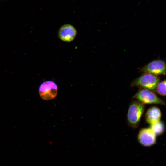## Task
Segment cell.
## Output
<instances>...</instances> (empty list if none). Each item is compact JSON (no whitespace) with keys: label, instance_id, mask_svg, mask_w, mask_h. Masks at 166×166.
<instances>
[{"label":"cell","instance_id":"cell-5","mask_svg":"<svg viewBox=\"0 0 166 166\" xmlns=\"http://www.w3.org/2000/svg\"><path fill=\"white\" fill-rule=\"evenodd\" d=\"M140 71L156 76L166 74V62L163 60H153L142 67Z\"/></svg>","mask_w":166,"mask_h":166},{"label":"cell","instance_id":"cell-1","mask_svg":"<svg viewBox=\"0 0 166 166\" xmlns=\"http://www.w3.org/2000/svg\"><path fill=\"white\" fill-rule=\"evenodd\" d=\"M144 104L138 100H133L131 102L127 114L128 124L135 128L139 125L144 110Z\"/></svg>","mask_w":166,"mask_h":166},{"label":"cell","instance_id":"cell-9","mask_svg":"<svg viewBox=\"0 0 166 166\" xmlns=\"http://www.w3.org/2000/svg\"><path fill=\"white\" fill-rule=\"evenodd\" d=\"M150 128L156 135H159L162 134L165 130L164 124L160 121L150 124Z\"/></svg>","mask_w":166,"mask_h":166},{"label":"cell","instance_id":"cell-2","mask_svg":"<svg viewBox=\"0 0 166 166\" xmlns=\"http://www.w3.org/2000/svg\"><path fill=\"white\" fill-rule=\"evenodd\" d=\"M160 81L158 76L144 73L134 80L131 83V86L154 91L156 90Z\"/></svg>","mask_w":166,"mask_h":166},{"label":"cell","instance_id":"cell-8","mask_svg":"<svg viewBox=\"0 0 166 166\" xmlns=\"http://www.w3.org/2000/svg\"><path fill=\"white\" fill-rule=\"evenodd\" d=\"M162 114L160 109L156 106L149 108L146 112L145 118L146 122L150 124L160 121Z\"/></svg>","mask_w":166,"mask_h":166},{"label":"cell","instance_id":"cell-4","mask_svg":"<svg viewBox=\"0 0 166 166\" xmlns=\"http://www.w3.org/2000/svg\"><path fill=\"white\" fill-rule=\"evenodd\" d=\"M58 86L54 81L48 80L43 82L39 88V93L43 100H49L54 98L57 93Z\"/></svg>","mask_w":166,"mask_h":166},{"label":"cell","instance_id":"cell-3","mask_svg":"<svg viewBox=\"0 0 166 166\" xmlns=\"http://www.w3.org/2000/svg\"><path fill=\"white\" fill-rule=\"evenodd\" d=\"M133 97L144 104H166L152 91L147 89L140 88Z\"/></svg>","mask_w":166,"mask_h":166},{"label":"cell","instance_id":"cell-10","mask_svg":"<svg viewBox=\"0 0 166 166\" xmlns=\"http://www.w3.org/2000/svg\"><path fill=\"white\" fill-rule=\"evenodd\" d=\"M155 90L160 95L162 96H166V79L159 82Z\"/></svg>","mask_w":166,"mask_h":166},{"label":"cell","instance_id":"cell-7","mask_svg":"<svg viewBox=\"0 0 166 166\" xmlns=\"http://www.w3.org/2000/svg\"><path fill=\"white\" fill-rule=\"evenodd\" d=\"M77 34L76 29L69 24H64L59 29L58 32L59 38L62 41L69 42L73 40Z\"/></svg>","mask_w":166,"mask_h":166},{"label":"cell","instance_id":"cell-6","mask_svg":"<svg viewBox=\"0 0 166 166\" xmlns=\"http://www.w3.org/2000/svg\"><path fill=\"white\" fill-rule=\"evenodd\" d=\"M138 140L141 145L146 147L150 146L156 143V135L150 128H144L139 131Z\"/></svg>","mask_w":166,"mask_h":166}]
</instances>
